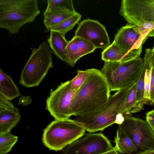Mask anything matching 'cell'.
Segmentation results:
<instances>
[{
  "label": "cell",
  "instance_id": "18",
  "mask_svg": "<svg viewBox=\"0 0 154 154\" xmlns=\"http://www.w3.org/2000/svg\"><path fill=\"white\" fill-rule=\"evenodd\" d=\"M145 69V66L144 62L142 72L136 84V102L130 111V113L131 114L132 113L140 112L143 109L144 104L147 102L144 98V79Z\"/></svg>",
  "mask_w": 154,
  "mask_h": 154
},
{
  "label": "cell",
  "instance_id": "12",
  "mask_svg": "<svg viewBox=\"0 0 154 154\" xmlns=\"http://www.w3.org/2000/svg\"><path fill=\"white\" fill-rule=\"evenodd\" d=\"M134 26L128 24L120 28L115 35L113 42L128 51L142 46L144 40L135 29Z\"/></svg>",
  "mask_w": 154,
  "mask_h": 154
},
{
  "label": "cell",
  "instance_id": "16",
  "mask_svg": "<svg viewBox=\"0 0 154 154\" xmlns=\"http://www.w3.org/2000/svg\"><path fill=\"white\" fill-rule=\"evenodd\" d=\"M20 119L18 109L15 107L0 112V134L10 132Z\"/></svg>",
  "mask_w": 154,
  "mask_h": 154
},
{
  "label": "cell",
  "instance_id": "8",
  "mask_svg": "<svg viewBox=\"0 0 154 154\" xmlns=\"http://www.w3.org/2000/svg\"><path fill=\"white\" fill-rule=\"evenodd\" d=\"M115 148L102 133H89L66 147L62 154H101Z\"/></svg>",
  "mask_w": 154,
  "mask_h": 154
},
{
  "label": "cell",
  "instance_id": "4",
  "mask_svg": "<svg viewBox=\"0 0 154 154\" xmlns=\"http://www.w3.org/2000/svg\"><path fill=\"white\" fill-rule=\"evenodd\" d=\"M144 64L139 57L123 62H104L101 71L111 91L129 88L137 82Z\"/></svg>",
  "mask_w": 154,
  "mask_h": 154
},
{
  "label": "cell",
  "instance_id": "22",
  "mask_svg": "<svg viewBox=\"0 0 154 154\" xmlns=\"http://www.w3.org/2000/svg\"><path fill=\"white\" fill-rule=\"evenodd\" d=\"M17 136L10 132L0 134V154H6L9 152L17 142Z\"/></svg>",
  "mask_w": 154,
  "mask_h": 154
},
{
  "label": "cell",
  "instance_id": "30",
  "mask_svg": "<svg viewBox=\"0 0 154 154\" xmlns=\"http://www.w3.org/2000/svg\"><path fill=\"white\" fill-rule=\"evenodd\" d=\"M151 64L152 65V72L150 84V101L152 103H154V66Z\"/></svg>",
  "mask_w": 154,
  "mask_h": 154
},
{
  "label": "cell",
  "instance_id": "34",
  "mask_svg": "<svg viewBox=\"0 0 154 154\" xmlns=\"http://www.w3.org/2000/svg\"><path fill=\"white\" fill-rule=\"evenodd\" d=\"M101 154H119L116 147L112 150L109 151Z\"/></svg>",
  "mask_w": 154,
  "mask_h": 154
},
{
  "label": "cell",
  "instance_id": "6",
  "mask_svg": "<svg viewBox=\"0 0 154 154\" xmlns=\"http://www.w3.org/2000/svg\"><path fill=\"white\" fill-rule=\"evenodd\" d=\"M53 53L45 41L32 49L21 73L19 83L26 88L38 86L52 66Z\"/></svg>",
  "mask_w": 154,
  "mask_h": 154
},
{
  "label": "cell",
  "instance_id": "10",
  "mask_svg": "<svg viewBox=\"0 0 154 154\" xmlns=\"http://www.w3.org/2000/svg\"><path fill=\"white\" fill-rule=\"evenodd\" d=\"M119 13L131 25L154 22V0H122Z\"/></svg>",
  "mask_w": 154,
  "mask_h": 154
},
{
  "label": "cell",
  "instance_id": "36",
  "mask_svg": "<svg viewBox=\"0 0 154 154\" xmlns=\"http://www.w3.org/2000/svg\"><path fill=\"white\" fill-rule=\"evenodd\" d=\"M154 51V45L152 49Z\"/></svg>",
  "mask_w": 154,
  "mask_h": 154
},
{
  "label": "cell",
  "instance_id": "26",
  "mask_svg": "<svg viewBox=\"0 0 154 154\" xmlns=\"http://www.w3.org/2000/svg\"><path fill=\"white\" fill-rule=\"evenodd\" d=\"M134 28L144 40L147 36H154V22H146L134 25Z\"/></svg>",
  "mask_w": 154,
  "mask_h": 154
},
{
  "label": "cell",
  "instance_id": "35",
  "mask_svg": "<svg viewBox=\"0 0 154 154\" xmlns=\"http://www.w3.org/2000/svg\"><path fill=\"white\" fill-rule=\"evenodd\" d=\"M139 154H154V149L146 151Z\"/></svg>",
  "mask_w": 154,
  "mask_h": 154
},
{
  "label": "cell",
  "instance_id": "9",
  "mask_svg": "<svg viewBox=\"0 0 154 154\" xmlns=\"http://www.w3.org/2000/svg\"><path fill=\"white\" fill-rule=\"evenodd\" d=\"M77 91L71 88L69 80L51 90L46 100V109L55 119L69 118V108Z\"/></svg>",
  "mask_w": 154,
  "mask_h": 154
},
{
  "label": "cell",
  "instance_id": "21",
  "mask_svg": "<svg viewBox=\"0 0 154 154\" xmlns=\"http://www.w3.org/2000/svg\"><path fill=\"white\" fill-rule=\"evenodd\" d=\"M47 3V8L43 15L58 11L76 12L71 0H48Z\"/></svg>",
  "mask_w": 154,
  "mask_h": 154
},
{
  "label": "cell",
  "instance_id": "1",
  "mask_svg": "<svg viewBox=\"0 0 154 154\" xmlns=\"http://www.w3.org/2000/svg\"><path fill=\"white\" fill-rule=\"evenodd\" d=\"M87 70V77L77 91L70 106V116L94 111L104 106L111 96L110 87L101 71L94 68Z\"/></svg>",
  "mask_w": 154,
  "mask_h": 154
},
{
  "label": "cell",
  "instance_id": "11",
  "mask_svg": "<svg viewBox=\"0 0 154 154\" xmlns=\"http://www.w3.org/2000/svg\"><path fill=\"white\" fill-rule=\"evenodd\" d=\"M75 36L89 41L96 48L104 50L110 45L109 37L105 26L98 21L89 18L79 23Z\"/></svg>",
  "mask_w": 154,
  "mask_h": 154
},
{
  "label": "cell",
  "instance_id": "15",
  "mask_svg": "<svg viewBox=\"0 0 154 154\" xmlns=\"http://www.w3.org/2000/svg\"><path fill=\"white\" fill-rule=\"evenodd\" d=\"M115 142L119 154H139L131 139L119 125L115 137Z\"/></svg>",
  "mask_w": 154,
  "mask_h": 154
},
{
  "label": "cell",
  "instance_id": "14",
  "mask_svg": "<svg viewBox=\"0 0 154 154\" xmlns=\"http://www.w3.org/2000/svg\"><path fill=\"white\" fill-rule=\"evenodd\" d=\"M48 41L50 47L56 57L68 66L72 67L66 49L69 41L65 38V35L58 32L51 31Z\"/></svg>",
  "mask_w": 154,
  "mask_h": 154
},
{
  "label": "cell",
  "instance_id": "28",
  "mask_svg": "<svg viewBox=\"0 0 154 154\" xmlns=\"http://www.w3.org/2000/svg\"><path fill=\"white\" fill-rule=\"evenodd\" d=\"M76 72V76L71 80H69L72 88L75 91H77L84 83L88 75L87 69L85 70H78Z\"/></svg>",
  "mask_w": 154,
  "mask_h": 154
},
{
  "label": "cell",
  "instance_id": "3",
  "mask_svg": "<svg viewBox=\"0 0 154 154\" xmlns=\"http://www.w3.org/2000/svg\"><path fill=\"white\" fill-rule=\"evenodd\" d=\"M40 13L37 0H0V27L16 33Z\"/></svg>",
  "mask_w": 154,
  "mask_h": 154
},
{
  "label": "cell",
  "instance_id": "29",
  "mask_svg": "<svg viewBox=\"0 0 154 154\" xmlns=\"http://www.w3.org/2000/svg\"><path fill=\"white\" fill-rule=\"evenodd\" d=\"M14 107L13 103L0 95V112Z\"/></svg>",
  "mask_w": 154,
  "mask_h": 154
},
{
  "label": "cell",
  "instance_id": "32",
  "mask_svg": "<svg viewBox=\"0 0 154 154\" xmlns=\"http://www.w3.org/2000/svg\"><path fill=\"white\" fill-rule=\"evenodd\" d=\"M144 57L154 66V51L149 48H146Z\"/></svg>",
  "mask_w": 154,
  "mask_h": 154
},
{
  "label": "cell",
  "instance_id": "13",
  "mask_svg": "<svg viewBox=\"0 0 154 154\" xmlns=\"http://www.w3.org/2000/svg\"><path fill=\"white\" fill-rule=\"evenodd\" d=\"M142 50L141 46L139 48L127 51L113 42L102 52L101 58L104 62H125L140 57Z\"/></svg>",
  "mask_w": 154,
  "mask_h": 154
},
{
  "label": "cell",
  "instance_id": "23",
  "mask_svg": "<svg viewBox=\"0 0 154 154\" xmlns=\"http://www.w3.org/2000/svg\"><path fill=\"white\" fill-rule=\"evenodd\" d=\"M72 38L77 45L81 57L93 52L96 49L91 42L82 38L74 35Z\"/></svg>",
  "mask_w": 154,
  "mask_h": 154
},
{
  "label": "cell",
  "instance_id": "31",
  "mask_svg": "<svg viewBox=\"0 0 154 154\" xmlns=\"http://www.w3.org/2000/svg\"><path fill=\"white\" fill-rule=\"evenodd\" d=\"M146 119L154 132V109L146 113Z\"/></svg>",
  "mask_w": 154,
  "mask_h": 154
},
{
  "label": "cell",
  "instance_id": "2",
  "mask_svg": "<svg viewBox=\"0 0 154 154\" xmlns=\"http://www.w3.org/2000/svg\"><path fill=\"white\" fill-rule=\"evenodd\" d=\"M132 86L116 91L111 95L104 106L92 112L76 116L75 120L90 133L103 131L115 124L118 113L122 114L126 99Z\"/></svg>",
  "mask_w": 154,
  "mask_h": 154
},
{
  "label": "cell",
  "instance_id": "17",
  "mask_svg": "<svg viewBox=\"0 0 154 154\" xmlns=\"http://www.w3.org/2000/svg\"><path fill=\"white\" fill-rule=\"evenodd\" d=\"M0 95L11 100L20 95L19 90L10 77L0 69Z\"/></svg>",
  "mask_w": 154,
  "mask_h": 154
},
{
  "label": "cell",
  "instance_id": "27",
  "mask_svg": "<svg viewBox=\"0 0 154 154\" xmlns=\"http://www.w3.org/2000/svg\"><path fill=\"white\" fill-rule=\"evenodd\" d=\"M66 49L72 67H74L77 61L81 57L77 45L72 38L69 41Z\"/></svg>",
  "mask_w": 154,
  "mask_h": 154
},
{
  "label": "cell",
  "instance_id": "7",
  "mask_svg": "<svg viewBox=\"0 0 154 154\" xmlns=\"http://www.w3.org/2000/svg\"><path fill=\"white\" fill-rule=\"evenodd\" d=\"M119 125L131 139L139 154L154 149V132L146 120L130 116Z\"/></svg>",
  "mask_w": 154,
  "mask_h": 154
},
{
  "label": "cell",
  "instance_id": "20",
  "mask_svg": "<svg viewBox=\"0 0 154 154\" xmlns=\"http://www.w3.org/2000/svg\"><path fill=\"white\" fill-rule=\"evenodd\" d=\"M81 17L80 14L76 12L70 17L52 27L47 31H54L65 35L78 23Z\"/></svg>",
  "mask_w": 154,
  "mask_h": 154
},
{
  "label": "cell",
  "instance_id": "19",
  "mask_svg": "<svg viewBox=\"0 0 154 154\" xmlns=\"http://www.w3.org/2000/svg\"><path fill=\"white\" fill-rule=\"evenodd\" d=\"M76 12L58 11L44 14V23L47 30L70 17Z\"/></svg>",
  "mask_w": 154,
  "mask_h": 154
},
{
  "label": "cell",
  "instance_id": "5",
  "mask_svg": "<svg viewBox=\"0 0 154 154\" xmlns=\"http://www.w3.org/2000/svg\"><path fill=\"white\" fill-rule=\"evenodd\" d=\"M85 131L75 120L54 119L44 130L42 142L49 150H62L84 135Z\"/></svg>",
  "mask_w": 154,
  "mask_h": 154
},
{
  "label": "cell",
  "instance_id": "33",
  "mask_svg": "<svg viewBox=\"0 0 154 154\" xmlns=\"http://www.w3.org/2000/svg\"><path fill=\"white\" fill-rule=\"evenodd\" d=\"M125 117L124 115L121 113H118L116 116L115 124L119 125H121L125 120Z\"/></svg>",
  "mask_w": 154,
  "mask_h": 154
},
{
  "label": "cell",
  "instance_id": "25",
  "mask_svg": "<svg viewBox=\"0 0 154 154\" xmlns=\"http://www.w3.org/2000/svg\"><path fill=\"white\" fill-rule=\"evenodd\" d=\"M136 84L132 86L126 99L122 112L125 118L131 116L130 111L136 103Z\"/></svg>",
  "mask_w": 154,
  "mask_h": 154
},
{
  "label": "cell",
  "instance_id": "24",
  "mask_svg": "<svg viewBox=\"0 0 154 154\" xmlns=\"http://www.w3.org/2000/svg\"><path fill=\"white\" fill-rule=\"evenodd\" d=\"M143 59L146 68L144 79V98L148 102L150 101V99L152 65L145 57H144Z\"/></svg>",
  "mask_w": 154,
  "mask_h": 154
}]
</instances>
